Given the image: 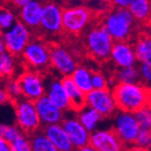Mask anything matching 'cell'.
Masks as SVG:
<instances>
[{"label":"cell","instance_id":"1","mask_svg":"<svg viewBox=\"0 0 151 151\" xmlns=\"http://www.w3.org/2000/svg\"><path fill=\"white\" fill-rule=\"evenodd\" d=\"M150 89L139 83H122L114 86L112 92L114 101L119 111L135 113L136 111L147 106Z\"/></svg>","mask_w":151,"mask_h":151},{"label":"cell","instance_id":"2","mask_svg":"<svg viewBox=\"0 0 151 151\" xmlns=\"http://www.w3.org/2000/svg\"><path fill=\"white\" fill-rule=\"evenodd\" d=\"M134 18L128 9H114L104 19L103 28L113 40L124 41L129 37Z\"/></svg>","mask_w":151,"mask_h":151},{"label":"cell","instance_id":"3","mask_svg":"<svg viewBox=\"0 0 151 151\" xmlns=\"http://www.w3.org/2000/svg\"><path fill=\"white\" fill-rule=\"evenodd\" d=\"M14 108L17 127L20 129L21 132L27 134L34 133L40 126L34 103L21 97L15 101Z\"/></svg>","mask_w":151,"mask_h":151},{"label":"cell","instance_id":"4","mask_svg":"<svg viewBox=\"0 0 151 151\" xmlns=\"http://www.w3.org/2000/svg\"><path fill=\"white\" fill-rule=\"evenodd\" d=\"M139 130L141 129L133 113L119 111L114 114L113 131L124 146H133Z\"/></svg>","mask_w":151,"mask_h":151},{"label":"cell","instance_id":"5","mask_svg":"<svg viewBox=\"0 0 151 151\" xmlns=\"http://www.w3.org/2000/svg\"><path fill=\"white\" fill-rule=\"evenodd\" d=\"M86 43L88 50L93 57L99 60H105L110 56L113 47V39L101 27H96L89 31L86 37Z\"/></svg>","mask_w":151,"mask_h":151},{"label":"cell","instance_id":"6","mask_svg":"<svg viewBox=\"0 0 151 151\" xmlns=\"http://www.w3.org/2000/svg\"><path fill=\"white\" fill-rule=\"evenodd\" d=\"M4 40L5 50L13 56L22 54L31 40V32L24 24L18 21L8 31L1 33Z\"/></svg>","mask_w":151,"mask_h":151},{"label":"cell","instance_id":"7","mask_svg":"<svg viewBox=\"0 0 151 151\" xmlns=\"http://www.w3.org/2000/svg\"><path fill=\"white\" fill-rule=\"evenodd\" d=\"M86 106L94 109L101 117L113 115L117 110L112 92L108 89L92 90L86 94Z\"/></svg>","mask_w":151,"mask_h":151},{"label":"cell","instance_id":"8","mask_svg":"<svg viewBox=\"0 0 151 151\" xmlns=\"http://www.w3.org/2000/svg\"><path fill=\"white\" fill-rule=\"evenodd\" d=\"M91 18L90 11L85 6H71L63 10V29L69 33H79Z\"/></svg>","mask_w":151,"mask_h":151},{"label":"cell","instance_id":"9","mask_svg":"<svg viewBox=\"0 0 151 151\" xmlns=\"http://www.w3.org/2000/svg\"><path fill=\"white\" fill-rule=\"evenodd\" d=\"M22 56L27 63L34 69H43L50 63V49L37 39L30 40L23 50Z\"/></svg>","mask_w":151,"mask_h":151},{"label":"cell","instance_id":"10","mask_svg":"<svg viewBox=\"0 0 151 151\" xmlns=\"http://www.w3.org/2000/svg\"><path fill=\"white\" fill-rule=\"evenodd\" d=\"M21 89L22 97L27 98L31 101H36L38 98L45 95V89L42 83V79L34 71H28L21 74L17 79Z\"/></svg>","mask_w":151,"mask_h":151},{"label":"cell","instance_id":"11","mask_svg":"<svg viewBox=\"0 0 151 151\" xmlns=\"http://www.w3.org/2000/svg\"><path fill=\"white\" fill-rule=\"evenodd\" d=\"M89 145L96 151H124L125 146L113 130H95L90 134Z\"/></svg>","mask_w":151,"mask_h":151},{"label":"cell","instance_id":"12","mask_svg":"<svg viewBox=\"0 0 151 151\" xmlns=\"http://www.w3.org/2000/svg\"><path fill=\"white\" fill-rule=\"evenodd\" d=\"M60 125L65 131L73 148L75 147L79 149L89 145L91 133L79 123L77 117H67L63 119Z\"/></svg>","mask_w":151,"mask_h":151},{"label":"cell","instance_id":"13","mask_svg":"<svg viewBox=\"0 0 151 151\" xmlns=\"http://www.w3.org/2000/svg\"><path fill=\"white\" fill-rule=\"evenodd\" d=\"M34 106L39 122L45 126L56 125L63 122V112L60 109H58L45 95L41 96L36 101H34Z\"/></svg>","mask_w":151,"mask_h":151},{"label":"cell","instance_id":"14","mask_svg":"<svg viewBox=\"0 0 151 151\" xmlns=\"http://www.w3.org/2000/svg\"><path fill=\"white\" fill-rule=\"evenodd\" d=\"M40 27L51 34L59 32L63 29V9L53 2L45 3L41 13Z\"/></svg>","mask_w":151,"mask_h":151},{"label":"cell","instance_id":"15","mask_svg":"<svg viewBox=\"0 0 151 151\" xmlns=\"http://www.w3.org/2000/svg\"><path fill=\"white\" fill-rule=\"evenodd\" d=\"M50 63L65 76H71L76 69V63L68 51L63 47L55 45L50 49Z\"/></svg>","mask_w":151,"mask_h":151},{"label":"cell","instance_id":"16","mask_svg":"<svg viewBox=\"0 0 151 151\" xmlns=\"http://www.w3.org/2000/svg\"><path fill=\"white\" fill-rule=\"evenodd\" d=\"M111 59L114 61L119 68H128L133 67L136 61L133 48L125 41H116L114 42L111 50Z\"/></svg>","mask_w":151,"mask_h":151},{"label":"cell","instance_id":"17","mask_svg":"<svg viewBox=\"0 0 151 151\" xmlns=\"http://www.w3.org/2000/svg\"><path fill=\"white\" fill-rule=\"evenodd\" d=\"M43 4L39 1L29 0V2L19 9V20L28 29H35L40 25Z\"/></svg>","mask_w":151,"mask_h":151},{"label":"cell","instance_id":"18","mask_svg":"<svg viewBox=\"0 0 151 151\" xmlns=\"http://www.w3.org/2000/svg\"><path fill=\"white\" fill-rule=\"evenodd\" d=\"M43 135L53 144L58 151H72L73 146L60 124L43 127Z\"/></svg>","mask_w":151,"mask_h":151},{"label":"cell","instance_id":"19","mask_svg":"<svg viewBox=\"0 0 151 151\" xmlns=\"http://www.w3.org/2000/svg\"><path fill=\"white\" fill-rule=\"evenodd\" d=\"M45 95L47 96L58 109H60L63 112L65 110H68V109H70V103H69L68 96L65 94V89H63V85H61L60 79L51 81L50 83H49L48 87H47Z\"/></svg>","mask_w":151,"mask_h":151},{"label":"cell","instance_id":"20","mask_svg":"<svg viewBox=\"0 0 151 151\" xmlns=\"http://www.w3.org/2000/svg\"><path fill=\"white\" fill-rule=\"evenodd\" d=\"M60 81L65 91V94L68 96L70 108L78 112L86 106V94L78 89V87L73 83L70 76H65Z\"/></svg>","mask_w":151,"mask_h":151},{"label":"cell","instance_id":"21","mask_svg":"<svg viewBox=\"0 0 151 151\" xmlns=\"http://www.w3.org/2000/svg\"><path fill=\"white\" fill-rule=\"evenodd\" d=\"M77 119L85 127V129H87L90 133H92L93 131L97 130L96 128H97L98 124L101 122L103 117L94 109L85 106L81 110L78 111Z\"/></svg>","mask_w":151,"mask_h":151},{"label":"cell","instance_id":"22","mask_svg":"<svg viewBox=\"0 0 151 151\" xmlns=\"http://www.w3.org/2000/svg\"><path fill=\"white\" fill-rule=\"evenodd\" d=\"M91 76L92 73L85 67H76L74 72L71 74V79L78 87V89L83 92L85 94H88L89 92L93 90L92 83H91Z\"/></svg>","mask_w":151,"mask_h":151},{"label":"cell","instance_id":"23","mask_svg":"<svg viewBox=\"0 0 151 151\" xmlns=\"http://www.w3.org/2000/svg\"><path fill=\"white\" fill-rule=\"evenodd\" d=\"M128 10L134 19L146 20L151 14V3L147 0H131Z\"/></svg>","mask_w":151,"mask_h":151},{"label":"cell","instance_id":"24","mask_svg":"<svg viewBox=\"0 0 151 151\" xmlns=\"http://www.w3.org/2000/svg\"><path fill=\"white\" fill-rule=\"evenodd\" d=\"M134 54L136 60L143 63L151 61V37L143 36L136 41L134 47Z\"/></svg>","mask_w":151,"mask_h":151},{"label":"cell","instance_id":"25","mask_svg":"<svg viewBox=\"0 0 151 151\" xmlns=\"http://www.w3.org/2000/svg\"><path fill=\"white\" fill-rule=\"evenodd\" d=\"M15 70V59L9 52H3L0 54V76L9 77L14 73Z\"/></svg>","mask_w":151,"mask_h":151},{"label":"cell","instance_id":"26","mask_svg":"<svg viewBox=\"0 0 151 151\" xmlns=\"http://www.w3.org/2000/svg\"><path fill=\"white\" fill-rule=\"evenodd\" d=\"M32 151H58L42 133H37L31 139Z\"/></svg>","mask_w":151,"mask_h":151},{"label":"cell","instance_id":"27","mask_svg":"<svg viewBox=\"0 0 151 151\" xmlns=\"http://www.w3.org/2000/svg\"><path fill=\"white\" fill-rule=\"evenodd\" d=\"M139 78V69L135 67L121 68L117 73V79L122 83H136Z\"/></svg>","mask_w":151,"mask_h":151},{"label":"cell","instance_id":"28","mask_svg":"<svg viewBox=\"0 0 151 151\" xmlns=\"http://www.w3.org/2000/svg\"><path fill=\"white\" fill-rule=\"evenodd\" d=\"M16 22L17 20L14 12L8 8L0 6V32L8 31Z\"/></svg>","mask_w":151,"mask_h":151},{"label":"cell","instance_id":"29","mask_svg":"<svg viewBox=\"0 0 151 151\" xmlns=\"http://www.w3.org/2000/svg\"><path fill=\"white\" fill-rule=\"evenodd\" d=\"M134 116L141 130L151 131V109L149 107L146 106L141 110L136 111Z\"/></svg>","mask_w":151,"mask_h":151},{"label":"cell","instance_id":"30","mask_svg":"<svg viewBox=\"0 0 151 151\" xmlns=\"http://www.w3.org/2000/svg\"><path fill=\"white\" fill-rule=\"evenodd\" d=\"M11 151H32L31 139L24 134L20 135L14 142L10 143Z\"/></svg>","mask_w":151,"mask_h":151},{"label":"cell","instance_id":"31","mask_svg":"<svg viewBox=\"0 0 151 151\" xmlns=\"http://www.w3.org/2000/svg\"><path fill=\"white\" fill-rule=\"evenodd\" d=\"M5 90H6V93H8L10 99L17 101V99L22 97L20 86H19L17 81H12L10 83H8V85L5 87Z\"/></svg>","mask_w":151,"mask_h":151},{"label":"cell","instance_id":"32","mask_svg":"<svg viewBox=\"0 0 151 151\" xmlns=\"http://www.w3.org/2000/svg\"><path fill=\"white\" fill-rule=\"evenodd\" d=\"M91 83L93 90H104L107 89V81L105 76L99 72H94L91 76Z\"/></svg>","mask_w":151,"mask_h":151},{"label":"cell","instance_id":"33","mask_svg":"<svg viewBox=\"0 0 151 151\" xmlns=\"http://www.w3.org/2000/svg\"><path fill=\"white\" fill-rule=\"evenodd\" d=\"M22 132L17 126H13V125H8L6 129H5V132L3 134V137L8 143H12L16 139H18L20 135H22Z\"/></svg>","mask_w":151,"mask_h":151},{"label":"cell","instance_id":"34","mask_svg":"<svg viewBox=\"0 0 151 151\" xmlns=\"http://www.w3.org/2000/svg\"><path fill=\"white\" fill-rule=\"evenodd\" d=\"M149 132L150 131L139 130V134L136 136L135 142H134V146L142 147V148H147L149 144Z\"/></svg>","mask_w":151,"mask_h":151},{"label":"cell","instance_id":"35","mask_svg":"<svg viewBox=\"0 0 151 151\" xmlns=\"http://www.w3.org/2000/svg\"><path fill=\"white\" fill-rule=\"evenodd\" d=\"M139 72V76L144 78V81H147L148 83H151V61L141 63Z\"/></svg>","mask_w":151,"mask_h":151},{"label":"cell","instance_id":"36","mask_svg":"<svg viewBox=\"0 0 151 151\" xmlns=\"http://www.w3.org/2000/svg\"><path fill=\"white\" fill-rule=\"evenodd\" d=\"M9 101H10V97H9L8 93H6L5 88H1L0 87V105L6 104Z\"/></svg>","mask_w":151,"mask_h":151},{"label":"cell","instance_id":"37","mask_svg":"<svg viewBox=\"0 0 151 151\" xmlns=\"http://www.w3.org/2000/svg\"><path fill=\"white\" fill-rule=\"evenodd\" d=\"M131 0H115L114 4L116 5V9H128Z\"/></svg>","mask_w":151,"mask_h":151},{"label":"cell","instance_id":"38","mask_svg":"<svg viewBox=\"0 0 151 151\" xmlns=\"http://www.w3.org/2000/svg\"><path fill=\"white\" fill-rule=\"evenodd\" d=\"M0 151H11L10 143H8L2 137H0Z\"/></svg>","mask_w":151,"mask_h":151},{"label":"cell","instance_id":"39","mask_svg":"<svg viewBox=\"0 0 151 151\" xmlns=\"http://www.w3.org/2000/svg\"><path fill=\"white\" fill-rule=\"evenodd\" d=\"M124 151H149L148 148H142V147H137V146H129L127 148H125Z\"/></svg>","mask_w":151,"mask_h":151},{"label":"cell","instance_id":"40","mask_svg":"<svg viewBox=\"0 0 151 151\" xmlns=\"http://www.w3.org/2000/svg\"><path fill=\"white\" fill-rule=\"evenodd\" d=\"M28 2H29V0H17V1H14L13 3H14L15 5H17L19 9H21L22 6H24Z\"/></svg>","mask_w":151,"mask_h":151},{"label":"cell","instance_id":"41","mask_svg":"<svg viewBox=\"0 0 151 151\" xmlns=\"http://www.w3.org/2000/svg\"><path fill=\"white\" fill-rule=\"evenodd\" d=\"M5 45H4V40H3V37H2V34L0 33V54L5 52Z\"/></svg>","mask_w":151,"mask_h":151},{"label":"cell","instance_id":"42","mask_svg":"<svg viewBox=\"0 0 151 151\" xmlns=\"http://www.w3.org/2000/svg\"><path fill=\"white\" fill-rule=\"evenodd\" d=\"M6 127H8V125H5V124L0 123V137H3V134H4Z\"/></svg>","mask_w":151,"mask_h":151},{"label":"cell","instance_id":"43","mask_svg":"<svg viewBox=\"0 0 151 151\" xmlns=\"http://www.w3.org/2000/svg\"><path fill=\"white\" fill-rule=\"evenodd\" d=\"M77 151H96L93 147H91L90 145H87V146L83 147V148H79L77 149Z\"/></svg>","mask_w":151,"mask_h":151},{"label":"cell","instance_id":"44","mask_svg":"<svg viewBox=\"0 0 151 151\" xmlns=\"http://www.w3.org/2000/svg\"><path fill=\"white\" fill-rule=\"evenodd\" d=\"M147 107L151 109V90H149V94H148V101H147Z\"/></svg>","mask_w":151,"mask_h":151},{"label":"cell","instance_id":"45","mask_svg":"<svg viewBox=\"0 0 151 151\" xmlns=\"http://www.w3.org/2000/svg\"><path fill=\"white\" fill-rule=\"evenodd\" d=\"M147 148H148L149 151H151V131L149 132V144H148V147H147Z\"/></svg>","mask_w":151,"mask_h":151},{"label":"cell","instance_id":"46","mask_svg":"<svg viewBox=\"0 0 151 151\" xmlns=\"http://www.w3.org/2000/svg\"><path fill=\"white\" fill-rule=\"evenodd\" d=\"M150 86H151V83H150Z\"/></svg>","mask_w":151,"mask_h":151}]
</instances>
